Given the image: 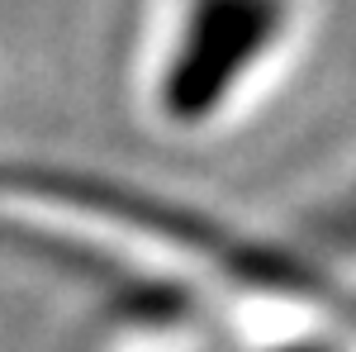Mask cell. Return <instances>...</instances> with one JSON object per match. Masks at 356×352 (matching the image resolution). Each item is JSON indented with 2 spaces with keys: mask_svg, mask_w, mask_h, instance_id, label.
<instances>
[{
  "mask_svg": "<svg viewBox=\"0 0 356 352\" xmlns=\"http://www.w3.org/2000/svg\"><path fill=\"white\" fill-rule=\"evenodd\" d=\"M280 24V0H195L166 67V109L200 119L233 91Z\"/></svg>",
  "mask_w": 356,
  "mask_h": 352,
  "instance_id": "1",
  "label": "cell"
}]
</instances>
